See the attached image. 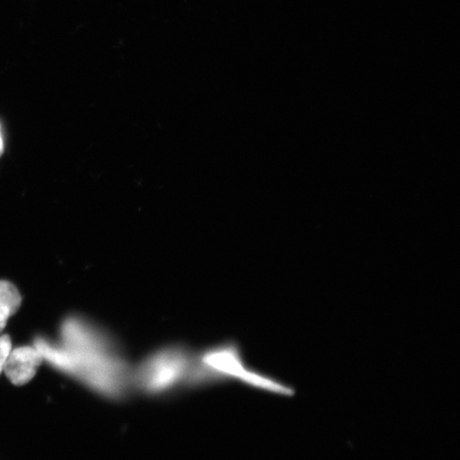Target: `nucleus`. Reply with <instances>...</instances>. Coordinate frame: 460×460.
I'll return each mask as SVG.
<instances>
[{"mask_svg":"<svg viewBox=\"0 0 460 460\" xmlns=\"http://www.w3.org/2000/svg\"><path fill=\"white\" fill-rule=\"evenodd\" d=\"M13 349V342L8 335L0 337V374L4 372L5 361Z\"/></svg>","mask_w":460,"mask_h":460,"instance_id":"obj_4","label":"nucleus"},{"mask_svg":"<svg viewBox=\"0 0 460 460\" xmlns=\"http://www.w3.org/2000/svg\"><path fill=\"white\" fill-rule=\"evenodd\" d=\"M4 151V140L2 136V131H0V155L3 154Z\"/></svg>","mask_w":460,"mask_h":460,"instance_id":"obj_5","label":"nucleus"},{"mask_svg":"<svg viewBox=\"0 0 460 460\" xmlns=\"http://www.w3.org/2000/svg\"><path fill=\"white\" fill-rule=\"evenodd\" d=\"M42 362V355L34 345L13 349L5 361L4 372L15 386H22L36 376Z\"/></svg>","mask_w":460,"mask_h":460,"instance_id":"obj_2","label":"nucleus"},{"mask_svg":"<svg viewBox=\"0 0 460 460\" xmlns=\"http://www.w3.org/2000/svg\"><path fill=\"white\" fill-rule=\"evenodd\" d=\"M22 304V296L17 288L10 281L0 280V332H3L9 319Z\"/></svg>","mask_w":460,"mask_h":460,"instance_id":"obj_3","label":"nucleus"},{"mask_svg":"<svg viewBox=\"0 0 460 460\" xmlns=\"http://www.w3.org/2000/svg\"><path fill=\"white\" fill-rule=\"evenodd\" d=\"M185 361L178 353H161L143 370V384L148 389L161 390L171 386L181 376Z\"/></svg>","mask_w":460,"mask_h":460,"instance_id":"obj_1","label":"nucleus"}]
</instances>
